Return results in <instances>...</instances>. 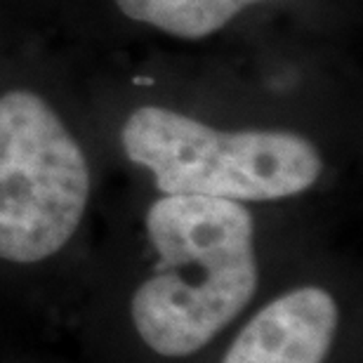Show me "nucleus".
<instances>
[{
	"mask_svg": "<svg viewBox=\"0 0 363 363\" xmlns=\"http://www.w3.org/2000/svg\"><path fill=\"white\" fill-rule=\"evenodd\" d=\"M121 142L130 161L154 175L163 196L279 201L304 194L323 172L318 149L297 133H224L163 106L130 113Z\"/></svg>",
	"mask_w": 363,
	"mask_h": 363,
	"instance_id": "obj_2",
	"label": "nucleus"
},
{
	"mask_svg": "<svg viewBox=\"0 0 363 363\" xmlns=\"http://www.w3.org/2000/svg\"><path fill=\"white\" fill-rule=\"evenodd\" d=\"M337 321L340 309L328 290H288L245 323L222 363H323Z\"/></svg>",
	"mask_w": 363,
	"mask_h": 363,
	"instance_id": "obj_4",
	"label": "nucleus"
},
{
	"mask_svg": "<svg viewBox=\"0 0 363 363\" xmlns=\"http://www.w3.org/2000/svg\"><path fill=\"white\" fill-rule=\"evenodd\" d=\"M255 3L262 0H116L128 19L186 40L220 31L238 12Z\"/></svg>",
	"mask_w": 363,
	"mask_h": 363,
	"instance_id": "obj_5",
	"label": "nucleus"
},
{
	"mask_svg": "<svg viewBox=\"0 0 363 363\" xmlns=\"http://www.w3.org/2000/svg\"><path fill=\"white\" fill-rule=\"evenodd\" d=\"M147 234L158 264L133 295L135 330L158 357H191L255 295V220L236 201L163 196L147 213Z\"/></svg>",
	"mask_w": 363,
	"mask_h": 363,
	"instance_id": "obj_1",
	"label": "nucleus"
},
{
	"mask_svg": "<svg viewBox=\"0 0 363 363\" xmlns=\"http://www.w3.org/2000/svg\"><path fill=\"white\" fill-rule=\"evenodd\" d=\"M90 199L81 144L40 94L0 97V259L33 264L71 241Z\"/></svg>",
	"mask_w": 363,
	"mask_h": 363,
	"instance_id": "obj_3",
	"label": "nucleus"
}]
</instances>
